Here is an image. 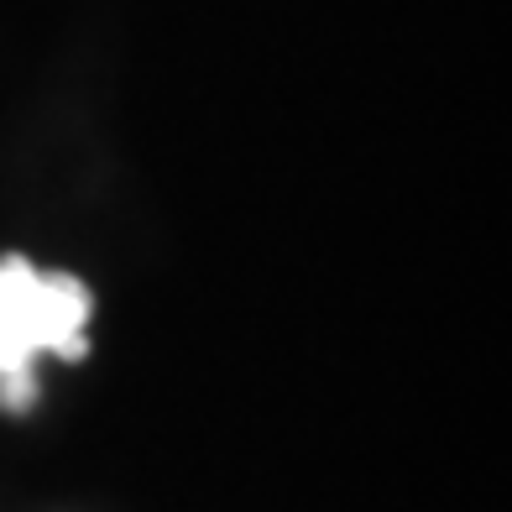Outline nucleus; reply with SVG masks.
<instances>
[{"label":"nucleus","mask_w":512,"mask_h":512,"mask_svg":"<svg viewBox=\"0 0 512 512\" xmlns=\"http://www.w3.org/2000/svg\"><path fill=\"white\" fill-rule=\"evenodd\" d=\"M27 366H32V356L21 351L16 330L6 324V314H0V377H11V371H27Z\"/></svg>","instance_id":"nucleus-2"},{"label":"nucleus","mask_w":512,"mask_h":512,"mask_svg":"<svg viewBox=\"0 0 512 512\" xmlns=\"http://www.w3.org/2000/svg\"><path fill=\"white\" fill-rule=\"evenodd\" d=\"M89 309H95V298L74 272H42L27 256H0V314H6V324L32 361L42 351L63 361H84Z\"/></svg>","instance_id":"nucleus-1"}]
</instances>
